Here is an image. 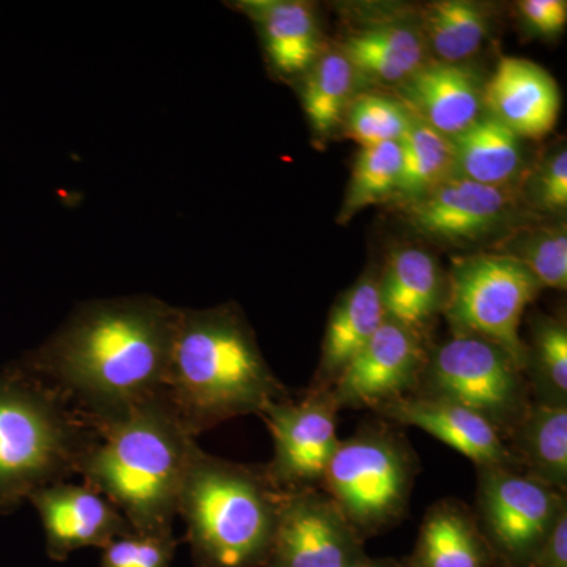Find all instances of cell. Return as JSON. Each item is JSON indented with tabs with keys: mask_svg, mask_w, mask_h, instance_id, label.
Masks as SVG:
<instances>
[{
	"mask_svg": "<svg viewBox=\"0 0 567 567\" xmlns=\"http://www.w3.org/2000/svg\"><path fill=\"white\" fill-rule=\"evenodd\" d=\"M528 567H567V511L555 522Z\"/></svg>",
	"mask_w": 567,
	"mask_h": 567,
	"instance_id": "obj_35",
	"label": "cell"
},
{
	"mask_svg": "<svg viewBox=\"0 0 567 567\" xmlns=\"http://www.w3.org/2000/svg\"><path fill=\"white\" fill-rule=\"evenodd\" d=\"M486 10L465 0H443L427 7L424 33L439 62L461 63L475 54L487 35Z\"/></svg>",
	"mask_w": 567,
	"mask_h": 567,
	"instance_id": "obj_27",
	"label": "cell"
},
{
	"mask_svg": "<svg viewBox=\"0 0 567 567\" xmlns=\"http://www.w3.org/2000/svg\"><path fill=\"white\" fill-rule=\"evenodd\" d=\"M365 558L364 540L327 492H286L264 567H352Z\"/></svg>",
	"mask_w": 567,
	"mask_h": 567,
	"instance_id": "obj_11",
	"label": "cell"
},
{
	"mask_svg": "<svg viewBox=\"0 0 567 567\" xmlns=\"http://www.w3.org/2000/svg\"><path fill=\"white\" fill-rule=\"evenodd\" d=\"M477 525L506 567H528L555 522L567 511L566 492L520 470L475 466Z\"/></svg>",
	"mask_w": 567,
	"mask_h": 567,
	"instance_id": "obj_9",
	"label": "cell"
},
{
	"mask_svg": "<svg viewBox=\"0 0 567 567\" xmlns=\"http://www.w3.org/2000/svg\"><path fill=\"white\" fill-rule=\"evenodd\" d=\"M177 539L132 533L103 548L102 567H171Z\"/></svg>",
	"mask_w": 567,
	"mask_h": 567,
	"instance_id": "obj_32",
	"label": "cell"
},
{
	"mask_svg": "<svg viewBox=\"0 0 567 567\" xmlns=\"http://www.w3.org/2000/svg\"><path fill=\"white\" fill-rule=\"evenodd\" d=\"M465 406L494 425L503 439L520 423L532 393L520 365L498 346L453 336L429 347L416 393Z\"/></svg>",
	"mask_w": 567,
	"mask_h": 567,
	"instance_id": "obj_8",
	"label": "cell"
},
{
	"mask_svg": "<svg viewBox=\"0 0 567 567\" xmlns=\"http://www.w3.org/2000/svg\"><path fill=\"white\" fill-rule=\"evenodd\" d=\"M256 24L271 69L282 76L305 73L319 59V31L308 3L246 0L235 3Z\"/></svg>",
	"mask_w": 567,
	"mask_h": 567,
	"instance_id": "obj_21",
	"label": "cell"
},
{
	"mask_svg": "<svg viewBox=\"0 0 567 567\" xmlns=\"http://www.w3.org/2000/svg\"><path fill=\"white\" fill-rule=\"evenodd\" d=\"M540 289L535 276L511 254L457 257L447 275L442 315L453 336L498 346L525 371L520 324Z\"/></svg>",
	"mask_w": 567,
	"mask_h": 567,
	"instance_id": "obj_7",
	"label": "cell"
},
{
	"mask_svg": "<svg viewBox=\"0 0 567 567\" xmlns=\"http://www.w3.org/2000/svg\"><path fill=\"white\" fill-rule=\"evenodd\" d=\"M164 395L193 439L290 398L234 303L178 309Z\"/></svg>",
	"mask_w": 567,
	"mask_h": 567,
	"instance_id": "obj_2",
	"label": "cell"
},
{
	"mask_svg": "<svg viewBox=\"0 0 567 567\" xmlns=\"http://www.w3.org/2000/svg\"><path fill=\"white\" fill-rule=\"evenodd\" d=\"M96 431L18 363L0 369V516L73 475Z\"/></svg>",
	"mask_w": 567,
	"mask_h": 567,
	"instance_id": "obj_5",
	"label": "cell"
},
{
	"mask_svg": "<svg viewBox=\"0 0 567 567\" xmlns=\"http://www.w3.org/2000/svg\"><path fill=\"white\" fill-rule=\"evenodd\" d=\"M511 212L513 200L506 188L465 177L447 178L406 207L417 233L445 244L481 240L498 229Z\"/></svg>",
	"mask_w": 567,
	"mask_h": 567,
	"instance_id": "obj_14",
	"label": "cell"
},
{
	"mask_svg": "<svg viewBox=\"0 0 567 567\" xmlns=\"http://www.w3.org/2000/svg\"><path fill=\"white\" fill-rule=\"evenodd\" d=\"M331 390H306L300 399H281L265 406L262 416L274 436V457L265 465L284 492L320 488L341 439Z\"/></svg>",
	"mask_w": 567,
	"mask_h": 567,
	"instance_id": "obj_10",
	"label": "cell"
},
{
	"mask_svg": "<svg viewBox=\"0 0 567 567\" xmlns=\"http://www.w3.org/2000/svg\"><path fill=\"white\" fill-rule=\"evenodd\" d=\"M380 301L388 320L424 336L443 311L446 281L434 257L423 249L395 251L379 276Z\"/></svg>",
	"mask_w": 567,
	"mask_h": 567,
	"instance_id": "obj_19",
	"label": "cell"
},
{
	"mask_svg": "<svg viewBox=\"0 0 567 567\" xmlns=\"http://www.w3.org/2000/svg\"><path fill=\"white\" fill-rule=\"evenodd\" d=\"M352 567H404L402 563H395L393 559H372L365 558Z\"/></svg>",
	"mask_w": 567,
	"mask_h": 567,
	"instance_id": "obj_36",
	"label": "cell"
},
{
	"mask_svg": "<svg viewBox=\"0 0 567 567\" xmlns=\"http://www.w3.org/2000/svg\"><path fill=\"white\" fill-rule=\"evenodd\" d=\"M197 440L162 394L100 429L78 475L144 536H174L178 495Z\"/></svg>",
	"mask_w": 567,
	"mask_h": 567,
	"instance_id": "obj_3",
	"label": "cell"
},
{
	"mask_svg": "<svg viewBox=\"0 0 567 567\" xmlns=\"http://www.w3.org/2000/svg\"><path fill=\"white\" fill-rule=\"evenodd\" d=\"M399 145L402 164L398 196L404 197L409 204L447 181L451 171L456 167L450 137L436 132L416 115L412 114L409 128Z\"/></svg>",
	"mask_w": 567,
	"mask_h": 567,
	"instance_id": "obj_25",
	"label": "cell"
},
{
	"mask_svg": "<svg viewBox=\"0 0 567 567\" xmlns=\"http://www.w3.org/2000/svg\"><path fill=\"white\" fill-rule=\"evenodd\" d=\"M427 353L424 336L385 319L331 388L339 412L375 410L416 393Z\"/></svg>",
	"mask_w": 567,
	"mask_h": 567,
	"instance_id": "obj_12",
	"label": "cell"
},
{
	"mask_svg": "<svg viewBox=\"0 0 567 567\" xmlns=\"http://www.w3.org/2000/svg\"><path fill=\"white\" fill-rule=\"evenodd\" d=\"M484 104L518 137L539 140L554 130L559 114L557 82L536 63L503 58L484 89Z\"/></svg>",
	"mask_w": 567,
	"mask_h": 567,
	"instance_id": "obj_16",
	"label": "cell"
},
{
	"mask_svg": "<svg viewBox=\"0 0 567 567\" xmlns=\"http://www.w3.org/2000/svg\"><path fill=\"white\" fill-rule=\"evenodd\" d=\"M506 445L525 475L567 491V405L532 401Z\"/></svg>",
	"mask_w": 567,
	"mask_h": 567,
	"instance_id": "obj_22",
	"label": "cell"
},
{
	"mask_svg": "<svg viewBox=\"0 0 567 567\" xmlns=\"http://www.w3.org/2000/svg\"><path fill=\"white\" fill-rule=\"evenodd\" d=\"M29 502L39 513L47 551L54 561H65L81 548H104L134 533L121 511L87 484H50L33 492Z\"/></svg>",
	"mask_w": 567,
	"mask_h": 567,
	"instance_id": "obj_13",
	"label": "cell"
},
{
	"mask_svg": "<svg viewBox=\"0 0 567 567\" xmlns=\"http://www.w3.org/2000/svg\"><path fill=\"white\" fill-rule=\"evenodd\" d=\"M537 197L546 210H566L567 207V153L559 148L540 169Z\"/></svg>",
	"mask_w": 567,
	"mask_h": 567,
	"instance_id": "obj_33",
	"label": "cell"
},
{
	"mask_svg": "<svg viewBox=\"0 0 567 567\" xmlns=\"http://www.w3.org/2000/svg\"><path fill=\"white\" fill-rule=\"evenodd\" d=\"M412 114L385 96L363 95L347 112L350 137L363 147L399 142L410 125Z\"/></svg>",
	"mask_w": 567,
	"mask_h": 567,
	"instance_id": "obj_30",
	"label": "cell"
},
{
	"mask_svg": "<svg viewBox=\"0 0 567 567\" xmlns=\"http://www.w3.org/2000/svg\"><path fill=\"white\" fill-rule=\"evenodd\" d=\"M462 177L505 188L522 163L520 137L491 114H481L468 128L451 137Z\"/></svg>",
	"mask_w": 567,
	"mask_h": 567,
	"instance_id": "obj_24",
	"label": "cell"
},
{
	"mask_svg": "<svg viewBox=\"0 0 567 567\" xmlns=\"http://www.w3.org/2000/svg\"><path fill=\"white\" fill-rule=\"evenodd\" d=\"M178 309L148 295L85 301L17 363L100 431L164 394Z\"/></svg>",
	"mask_w": 567,
	"mask_h": 567,
	"instance_id": "obj_1",
	"label": "cell"
},
{
	"mask_svg": "<svg viewBox=\"0 0 567 567\" xmlns=\"http://www.w3.org/2000/svg\"><path fill=\"white\" fill-rule=\"evenodd\" d=\"M379 276L365 275L336 301L309 390H331L354 357L385 322Z\"/></svg>",
	"mask_w": 567,
	"mask_h": 567,
	"instance_id": "obj_18",
	"label": "cell"
},
{
	"mask_svg": "<svg viewBox=\"0 0 567 567\" xmlns=\"http://www.w3.org/2000/svg\"><path fill=\"white\" fill-rule=\"evenodd\" d=\"M518 262L535 276L540 287L566 290L567 235L565 226L544 230L529 237L516 254Z\"/></svg>",
	"mask_w": 567,
	"mask_h": 567,
	"instance_id": "obj_31",
	"label": "cell"
},
{
	"mask_svg": "<svg viewBox=\"0 0 567 567\" xmlns=\"http://www.w3.org/2000/svg\"><path fill=\"white\" fill-rule=\"evenodd\" d=\"M303 107L317 133L330 132L341 121L353 92L354 71L341 51L328 52L308 70Z\"/></svg>",
	"mask_w": 567,
	"mask_h": 567,
	"instance_id": "obj_28",
	"label": "cell"
},
{
	"mask_svg": "<svg viewBox=\"0 0 567 567\" xmlns=\"http://www.w3.org/2000/svg\"><path fill=\"white\" fill-rule=\"evenodd\" d=\"M401 425L368 421L341 440L327 466L322 491L333 498L361 539L404 520L421 462Z\"/></svg>",
	"mask_w": 567,
	"mask_h": 567,
	"instance_id": "obj_6",
	"label": "cell"
},
{
	"mask_svg": "<svg viewBox=\"0 0 567 567\" xmlns=\"http://www.w3.org/2000/svg\"><path fill=\"white\" fill-rule=\"evenodd\" d=\"M525 379L532 401L567 405V328L565 320L539 317L525 344Z\"/></svg>",
	"mask_w": 567,
	"mask_h": 567,
	"instance_id": "obj_26",
	"label": "cell"
},
{
	"mask_svg": "<svg viewBox=\"0 0 567 567\" xmlns=\"http://www.w3.org/2000/svg\"><path fill=\"white\" fill-rule=\"evenodd\" d=\"M401 164L399 142L361 148L347 189L341 221H347L369 205L385 203L398 194Z\"/></svg>",
	"mask_w": 567,
	"mask_h": 567,
	"instance_id": "obj_29",
	"label": "cell"
},
{
	"mask_svg": "<svg viewBox=\"0 0 567 567\" xmlns=\"http://www.w3.org/2000/svg\"><path fill=\"white\" fill-rule=\"evenodd\" d=\"M423 37L402 24H379L347 37L341 52L354 73L383 84H404L424 65Z\"/></svg>",
	"mask_w": 567,
	"mask_h": 567,
	"instance_id": "obj_23",
	"label": "cell"
},
{
	"mask_svg": "<svg viewBox=\"0 0 567 567\" xmlns=\"http://www.w3.org/2000/svg\"><path fill=\"white\" fill-rule=\"evenodd\" d=\"M494 551L472 507L443 498L425 511L415 551L404 567H494Z\"/></svg>",
	"mask_w": 567,
	"mask_h": 567,
	"instance_id": "obj_20",
	"label": "cell"
},
{
	"mask_svg": "<svg viewBox=\"0 0 567 567\" xmlns=\"http://www.w3.org/2000/svg\"><path fill=\"white\" fill-rule=\"evenodd\" d=\"M402 92L412 114L450 140L480 117L484 103L480 78L461 63H424Z\"/></svg>",
	"mask_w": 567,
	"mask_h": 567,
	"instance_id": "obj_17",
	"label": "cell"
},
{
	"mask_svg": "<svg viewBox=\"0 0 567 567\" xmlns=\"http://www.w3.org/2000/svg\"><path fill=\"white\" fill-rule=\"evenodd\" d=\"M395 425L421 429L468 457L475 466L518 468L502 434L483 416L440 399L409 394L372 410Z\"/></svg>",
	"mask_w": 567,
	"mask_h": 567,
	"instance_id": "obj_15",
	"label": "cell"
},
{
	"mask_svg": "<svg viewBox=\"0 0 567 567\" xmlns=\"http://www.w3.org/2000/svg\"><path fill=\"white\" fill-rule=\"evenodd\" d=\"M286 492L265 465L240 464L193 447L178 495L194 567H264Z\"/></svg>",
	"mask_w": 567,
	"mask_h": 567,
	"instance_id": "obj_4",
	"label": "cell"
},
{
	"mask_svg": "<svg viewBox=\"0 0 567 567\" xmlns=\"http://www.w3.org/2000/svg\"><path fill=\"white\" fill-rule=\"evenodd\" d=\"M522 18L540 35H557L567 22V3L565 0H525L518 3Z\"/></svg>",
	"mask_w": 567,
	"mask_h": 567,
	"instance_id": "obj_34",
	"label": "cell"
}]
</instances>
